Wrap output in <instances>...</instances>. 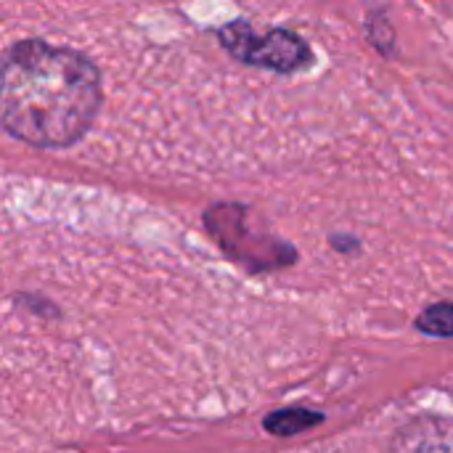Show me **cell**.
Returning <instances> with one entry per match:
<instances>
[{"label":"cell","instance_id":"5","mask_svg":"<svg viewBox=\"0 0 453 453\" xmlns=\"http://www.w3.org/2000/svg\"><path fill=\"white\" fill-rule=\"evenodd\" d=\"M321 422H324L321 411H313V409H305V406H289V409H279V411L268 414L263 419V427L271 435L292 438V435H300V433H305L311 427H319Z\"/></svg>","mask_w":453,"mask_h":453},{"label":"cell","instance_id":"6","mask_svg":"<svg viewBox=\"0 0 453 453\" xmlns=\"http://www.w3.org/2000/svg\"><path fill=\"white\" fill-rule=\"evenodd\" d=\"M417 329L427 337L453 340V303H435L425 308L417 319Z\"/></svg>","mask_w":453,"mask_h":453},{"label":"cell","instance_id":"8","mask_svg":"<svg viewBox=\"0 0 453 453\" xmlns=\"http://www.w3.org/2000/svg\"><path fill=\"white\" fill-rule=\"evenodd\" d=\"M332 247H337L340 252H350V250L358 247V239H353V236H334L332 239Z\"/></svg>","mask_w":453,"mask_h":453},{"label":"cell","instance_id":"7","mask_svg":"<svg viewBox=\"0 0 453 453\" xmlns=\"http://www.w3.org/2000/svg\"><path fill=\"white\" fill-rule=\"evenodd\" d=\"M366 35H369V42L382 56H390L395 50V29L388 21L385 11H372L369 13V19H366Z\"/></svg>","mask_w":453,"mask_h":453},{"label":"cell","instance_id":"2","mask_svg":"<svg viewBox=\"0 0 453 453\" xmlns=\"http://www.w3.org/2000/svg\"><path fill=\"white\" fill-rule=\"evenodd\" d=\"M220 42L234 58L281 74L297 72L311 61L308 42L289 29H271L268 35H255L247 21H234L220 29Z\"/></svg>","mask_w":453,"mask_h":453},{"label":"cell","instance_id":"1","mask_svg":"<svg viewBox=\"0 0 453 453\" xmlns=\"http://www.w3.org/2000/svg\"><path fill=\"white\" fill-rule=\"evenodd\" d=\"M101 98L98 66L74 48L24 40L0 56V127L29 146L77 143Z\"/></svg>","mask_w":453,"mask_h":453},{"label":"cell","instance_id":"3","mask_svg":"<svg viewBox=\"0 0 453 453\" xmlns=\"http://www.w3.org/2000/svg\"><path fill=\"white\" fill-rule=\"evenodd\" d=\"M207 226L212 236L220 242V247L231 252V257L247 263V268L252 271H273V268L292 265L297 260L295 247H289L287 242L273 236H252L242 207L223 204L210 210Z\"/></svg>","mask_w":453,"mask_h":453},{"label":"cell","instance_id":"4","mask_svg":"<svg viewBox=\"0 0 453 453\" xmlns=\"http://www.w3.org/2000/svg\"><path fill=\"white\" fill-rule=\"evenodd\" d=\"M390 453H453L451 417H417L393 438Z\"/></svg>","mask_w":453,"mask_h":453}]
</instances>
